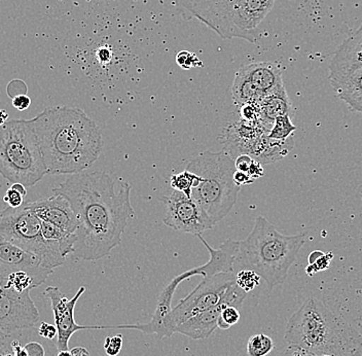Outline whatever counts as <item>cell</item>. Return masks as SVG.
<instances>
[{
  "label": "cell",
  "mask_w": 362,
  "mask_h": 356,
  "mask_svg": "<svg viewBox=\"0 0 362 356\" xmlns=\"http://www.w3.org/2000/svg\"><path fill=\"white\" fill-rule=\"evenodd\" d=\"M53 193L65 197L78 217L74 255L81 260H98L110 255L135 215L131 185L104 171L72 174Z\"/></svg>",
  "instance_id": "cell-1"
},
{
  "label": "cell",
  "mask_w": 362,
  "mask_h": 356,
  "mask_svg": "<svg viewBox=\"0 0 362 356\" xmlns=\"http://www.w3.org/2000/svg\"><path fill=\"white\" fill-rule=\"evenodd\" d=\"M47 174L81 173L98 160L102 135L83 110L53 106L33 119Z\"/></svg>",
  "instance_id": "cell-2"
},
{
  "label": "cell",
  "mask_w": 362,
  "mask_h": 356,
  "mask_svg": "<svg viewBox=\"0 0 362 356\" xmlns=\"http://www.w3.org/2000/svg\"><path fill=\"white\" fill-rule=\"evenodd\" d=\"M284 339L317 355L352 356L362 350L361 334L313 297L289 318Z\"/></svg>",
  "instance_id": "cell-3"
},
{
  "label": "cell",
  "mask_w": 362,
  "mask_h": 356,
  "mask_svg": "<svg viewBox=\"0 0 362 356\" xmlns=\"http://www.w3.org/2000/svg\"><path fill=\"white\" fill-rule=\"evenodd\" d=\"M305 240V234L283 235L268 219L257 217L250 234L239 241L235 265L255 271L273 289L286 280Z\"/></svg>",
  "instance_id": "cell-4"
},
{
  "label": "cell",
  "mask_w": 362,
  "mask_h": 356,
  "mask_svg": "<svg viewBox=\"0 0 362 356\" xmlns=\"http://www.w3.org/2000/svg\"><path fill=\"white\" fill-rule=\"evenodd\" d=\"M187 170L200 178L192 198L214 226L233 209L241 190L234 181L235 160L225 149L204 151L189 161Z\"/></svg>",
  "instance_id": "cell-5"
},
{
  "label": "cell",
  "mask_w": 362,
  "mask_h": 356,
  "mask_svg": "<svg viewBox=\"0 0 362 356\" xmlns=\"http://www.w3.org/2000/svg\"><path fill=\"white\" fill-rule=\"evenodd\" d=\"M0 174L26 188L47 176L33 120H11L0 127Z\"/></svg>",
  "instance_id": "cell-6"
},
{
  "label": "cell",
  "mask_w": 362,
  "mask_h": 356,
  "mask_svg": "<svg viewBox=\"0 0 362 356\" xmlns=\"http://www.w3.org/2000/svg\"><path fill=\"white\" fill-rule=\"evenodd\" d=\"M42 222L27 208L8 206L0 212V238L18 245L42 258L45 266L54 270L62 266L65 256L60 245L47 241L42 233Z\"/></svg>",
  "instance_id": "cell-7"
},
{
  "label": "cell",
  "mask_w": 362,
  "mask_h": 356,
  "mask_svg": "<svg viewBox=\"0 0 362 356\" xmlns=\"http://www.w3.org/2000/svg\"><path fill=\"white\" fill-rule=\"evenodd\" d=\"M236 283L235 272H221L204 277L189 296L172 308L166 321L169 337L175 334L176 328L194 315L214 307L223 298L226 290Z\"/></svg>",
  "instance_id": "cell-8"
},
{
  "label": "cell",
  "mask_w": 362,
  "mask_h": 356,
  "mask_svg": "<svg viewBox=\"0 0 362 356\" xmlns=\"http://www.w3.org/2000/svg\"><path fill=\"white\" fill-rule=\"evenodd\" d=\"M238 0H175L185 20L197 19L218 34L223 40L237 38L235 8Z\"/></svg>",
  "instance_id": "cell-9"
},
{
  "label": "cell",
  "mask_w": 362,
  "mask_h": 356,
  "mask_svg": "<svg viewBox=\"0 0 362 356\" xmlns=\"http://www.w3.org/2000/svg\"><path fill=\"white\" fill-rule=\"evenodd\" d=\"M30 292H18L1 285L0 332L2 334L13 335L28 330L40 321V312L31 299Z\"/></svg>",
  "instance_id": "cell-10"
},
{
  "label": "cell",
  "mask_w": 362,
  "mask_h": 356,
  "mask_svg": "<svg viewBox=\"0 0 362 356\" xmlns=\"http://www.w3.org/2000/svg\"><path fill=\"white\" fill-rule=\"evenodd\" d=\"M162 200L166 205V214L163 222L173 230L199 236L214 228L192 197L173 190Z\"/></svg>",
  "instance_id": "cell-11"
},
{
  "label": "cell",
  "mask_w": 362,
  "mask_h": 356,
  "mask_svg": "<svg viewBox=\"0 0 362 356\" xmlns=\"http://www.w3.org/2000/svg\"><path fill=\"white\" fill-rule=\"evenodd\" d=\"M86 287H81L72 299H67L60 289L57 287H49L45 290V298L51 302L52 310L54 313V321L58 330L57 347L58 350H69V341L72 335L83 330H102L100 326H79L74 319V309L79 298L85 294Z\"/></svg>",
  "instance_id": "cell-12"
},
{
  "label": "cell",
  "mask_w": 362,
  "mask_h": 356,
  "mask_svg": "<svg viewBox=\"0 0 362 356\" xmlns=\"http://www.w3.org/2000/svg\"><path fill=\"white\" fill-rule=\"evenodd\" d=\"M246 297L247 292L240 289L237 283H235L226 290L225 296L217 305L194 315L189 321L180 324L176 328V333L187 335L192 340L207 339L218 328L219 317L223 310L228 306H234L241 309Z\"/></svg>",
  "instance_id": "cell-13"
},
{
  "label": "cell",
  "mask_w": 362,
  "mask_h": 356,
  "mask_svg": "<svg viewBox=\"0 0 362 356\" xmlns=\"http://www.w3.org/2000/svg\"><path fill=\"white\" fill-rule=\"evenodd\" d=\"M26 272L36 287L44 285L54 270L45 266L40 256L0 238V277L6 280L11 273Z\"/></svg>",
  "instance_id": "cell-14"
},
{
  "label": "cell",
  "mask_w": 362,
  "mask_h": 356,
  "mask_svg": "<svg viewBox=\"0 0 362 356\" xmlns=\"http://www.w3.org/2000/svg\"><path fill=\"white\" fill-rule=\"evenodd\" d=\"M26 206L40 221L54 224L70 234H76L78 231V217L69 201L61 195L54 194L51 198L29 202Z\"/></svg>",
  "instance_id": "cell-15"
},
{
  "label": "cell",
  "mask_w": 362,
  "mask_h": 356,
  "mask_svg": "<svg viewBox=\"0 0 362 356\" xmlns=\"http://www.w3.org/2000/svg\"><path fill=\"white\" fill-rule=\"evenodd\" d=\"M362 69V25L343 42L329 64V81H338Z\"/></svg>",
  "instance_id": "cell-16"
},
{
  "label": "cell",
  "mask_w": 362,
  "mask_h": 356,
  "mask_svg": "<svg viewBox=\"0 0 362 356\" xmlns=\"http://www.w3.org/2000/svg\"><path fill=\"white\" fill-rule=\"evenodd\" d=\"M271 10L260 0H238L233 18L237 38L255 42L257 27Z\"/></svg>",
  "instance_id": "cell-17"
},
{
  "label": "cell",
  "mask_w": 362,
  "mask_h": 356,
  "mask_svg": "<svg viewBox=\"0 0 362 356\" xmlns=\"http://www.w3.org/2000/svg\"><path fill=\"white\" fill-rule=\"evenodd\" d=\"M239 70L257 89L264 92L266 96L284 86L281 68L275 63H251L243 65Z\"/></svg>",
  "instance_id": "cell-18"
},
{
  "label": "cell",
  "mask_w": 362,
  "mask_h": 356,
  "mask_svg": "<svg viewBox=\"0 0 362 356\" xmlns=\"http://www.w3.org/2000/svg\"><path fill=\"white\" fill-rule=\"evenodd\" d=\"M259 108L260 120L270 130L274 121L277 117H282V115H291V113H293V106H291V102L289 101L288 94H287L284 86L267 95L260 101Z\"/></svg>",
  "instance_id": "cell-19"
},
{
  "label": "cell",
  "mask_w": 362,
  "mask_h": 356,
  "mask_svg": "<svg viewBox=\"0 0 362 356\" xmlns=\"http://www.w3.org/2000/svg\"><path fill=\"white\" fill-rule=\"evenodd\" d=\"M293 136L286 140H275L269 138L268 134L262 136L255 149L251 151V156L259 161L260 164H271L282 160L288 155L289 151L293 149Z\"/></svg>",
  "instance_id": "cell-20"
},
{
  "label": "cell",
  "mask_w": 362,
  "mask_h": 356,
  "mask_svg": "<svg viewBox=\"0 0 362 356\" xmlns=\"http://www.w3.org/2000/svg\"><path fill=\"white\" fill-rule=\"evenodd\" d=\"M339 99L349 104L353 110L362 113V69L345 78L330 81Z\"/></svg>",
  "instance_id": "cell-21"
},
{
  "label": "cell",
  "mask_w": 362,
  "mask_h": 356,
  "mask_svg": "<svg viewBox=\"0 0 362 356\" xmlns=\"http://www.w3.org/2000/svg\"><path fill=\"white\" fill-rule=\"evenodd\" d=\"M232 96L235 103L241 106L243 104H259L266 94L238 70L232 86Z\"/></svg>",
  "instance_id": "cell-22"
},
{
  "label": "cell",
  "mask_w": 362,
  "mask_h": 356,
  "mask_svg": "<svg viewBox=\"0 0 362 356\" xmlns=\"http://www.w3.org/2000/svg\"><path fill=\"white\" fill-rule=\"evenodd\" d=\"M42 233L47 241L56 242L60 245L61 251L65 258L70 253H74V245L78 240L76 234H70V233L65 232L62 229L47 223V222L42 223Z\"/></svg>",
  "instance_id": "cell-23"
},
{
  "label": "cell",
  "mask_w": 362,
  "mask_h": 356,
  "mask_svg": "<svg viewBox=\"0 0 362 356\" xmlns=\"http://www.w3.org/2000/svg\"><path fill=\"white\" fill-rule=\"evenodd\" d=\"M199 183H200V178L187 169L181 173L174 174L170 178V185L172 189L183 193L189 197H192V189H194Z\"/></svg>",
  "instance_id": "cell-24"
},
{
  "label": "cell",
  "mask_w": 362,
  "mask_h": 356,
  "mask_svg": "<svg viewBox=\"0 0 362 356\" xmlns=\"http://www.w3.org/2000/svg\"><path fill=\"white\" fill-rule=\"evenodd\" d=\"M275 348L273 340L268 335L259 334L249 338L248 356H268Z\"/></svg>",
  "instance_id": "cell-25"
},
{
  "label": "cell",
  "mask_w": 362,
  "mask_h": 356,
  "mask_svg": "<svg viewBox=\"0 0 362 356\" xmlns=\"http://www.w3.org/2000/svg\"><path fill=\"white\" fill-rule=\"evenodd\" d=\"M296 131V127L291 122V115H282L274 121L268 136L271 139L286 140L293 136Z\"/></svg>",
  "instance_id": "cell-26"
},
{
  "label": "cell",
  "mask_w": 362,
  "mask_h": 356,
  "mask_svg": "<svg viewBox=\"0 0 362 356\" xmlns=\"http://www.w3.org/2000/svg\"><path fill=\"white\" fill-rule=\"evenodd\" d=\"M1 285L4 287L15 289L18 292L33 290L36 287L33 277L29 274H27L26 272L23 271L11 273L6 280L2 281Z\"/></svg>",
  "instance_id": "cell-27"
},
{
  "label": "cell",
  "mask_w": 362,
  "mask_h": 356,
  "mask_svg": "<svg viewBox=\"0 0 362 356\" xmlns=\"http://www.w3.org/2000/svg\"><path fill=\"white\" fill-rule=\"evenodd\" d=\"M260 276L251 270H239L236 273V283L240 289L245 292H252L255 287H259L260 283Z\"/></svg>",
  "instance_id": "cell-28"
},
{
  "label": "cell",
  "mask_w": 362,
  "mask_h": 356,
  "mask_svg": "<svg viewBox=\"0 0 362 356\" xmlns=\"http://www.w3.org/2000/svg\"><path fill=\"white\" fill-rule=\"evenodd\" d=\"M27 195V190L22 183H13V185L6 190L4 201L8 204L11 208L21 207L24 204V198Z\"/></svg>",
  "instance_id": "cell-29"
},
{
  "label": "cell",
  "mask_w": 362,
  "mask_h": 356,
  "mask_svg": "<svg viewBox=\"0 0 362 356\" xmlns=\"http://www.w3.org/2000/svg\"><path fill=\"white\" fill-rule=\"evenodd\" d=\"M241 315H240V308L234 306H228L221 312L218 321V328L221 330H228L233 326L239 323Z\"/></svg>",
  "instance_id": "cell-30"
},
{
  "label": "cell",
  "mask_w": 362,
  "mask_h": 356,
  "mask_svg": "<svg viewBox=\"0 0 362 356\" xmlns=\"http://www.w3.org/2000/svg\"><path fill=\"white\" fill-rule=\"evenodd\" d=\"M176 63L185 70H191L192 68L203 67V63L200 58L196 54L187 51H181L177 54V56H176Z\"/></svg>",
  "instance_id": "cell-31"
},
{
  "label": "cell",
  "mask_w": 362,
  "mask_h": 356,
  "mask_svg": "<svg viewBox=\"0 0 362 356\" xmlns=\"http://www.w3.org/2000/svg\"><path fill=\"white\" fill-rule=\"evenodd\" d=\"M124 339L122 335L107 337L104 341V350L108 356H117L123 348Z\"/></svg>",
  "instance_id": "cell-32"
},
{
  "label": "cell",
  "mask_w": 362,
  "mask_h": 356,
  "mask_svg": "<svg viewBox=\"0 0 362 356\" xmlns=\"http://www.w3.org/2000/svg\"><path fill=\"white\" fill-rule=\"evenodd\" d=\"M240 119L245 122H259L260 112L259 104H243L240 108Z\"/></svg>",
  "instance_id": "cell-33"
},
{
  "label": "cell",
  "mask_w": 362,
  "mask_h": 356,
  "mask_svg": "<svg viewBox=\"0 0 362 356\" xmlns=\"http://www.w3.org/2000/svg\"><path fill=\"white\" fill-rule=\"evenodd\" d=\"M334 258V255L332 253H327V255H323L321 258H319L314 264H310V266L307 268L305 272L308 275L313 276L317 272L323 271L327 270L330 265V260Z\"/></svg>",
  "instance_id": "cell-34"
},
{
  "label": "cell",
  "mask_w": 362,
  "mask_h": 356,
  "mask_svg": "<svg viewBox=\"0 0 362 356\" xmlns=\"http://www.w3.org/2000/svg\"><path fill=\"white\" fill-rule=\"evenodd\" d=\"M38 335L44 339L49 340L53 341L57 337H58V330H57L56 326L54 324L42 323L37 328Z\"/></svg>",
  "instance_id": "cell-35"
},
{
  "label": "cell",
  "mask_w": 362,
  "mask_h": 356,
  "mask_svg": "<svg viewBox=\"0 0 362 356\" xmlns=\"http://www.w3.org/2000/svg\"><path fill=\"white\" fill-rule=\"evenodd\" d=\"M253 160H255V159H253L252 156L246 155V154H242V155L236 156V158H235V166H236V170L248 172Z\"/></svg>",
  "instance_id": "cell-36"
},
{
  "label": "cell",
  "mask_w": 362,
  "mask_h": 356,
  "mask_svg": "<svg viewBox=\"0 0 362 356\" xmlns=\"http://www.w3.org/2000/svg\"><path fill=\"white\" fill-rule=\"evenodd\" d=\"M11 103H13L16 110H19V112H24V110L30 108L31 99L27 95H17V96L13 97Z\"/></svg>",
  "instance_id": "cell-37"
},
{
  "label": "cell",
  "mask_w": 362,
  "mask_h": 356,
  "mask_svg": "<svg viewBox=\"0 0 362 356\" xmlns=\"http://www.w3.org/2000/svg\"><path fill=\"white\" fill-rule=\"evenodd\" d=\"M278 356H325L317 355L315 353L310 352V351L304 350V349L296 348V347L288 346L282 353Z\"/></svg>",
  "instance_id": "cell-38"
},
{
  "label": "cell",
  "mask_w": 362,
  "mask_h": 356,
  "mask_svg": "<svg viewBox=\"0 0 362 356\" xmlns=\"http://www.w3.org/2000/svg\"><path fill=\"white\" fill-rule=\"evenodd\" d=\"M234 181L240 187H243V185H248L255 183V179L251 178L247 172L236 170L234 173Z\"/></svg>",
  "instance_id": "cell-39"
},
{
  "label": "cell",
  "mask_w": 362,
  "mask_h": 356,
  "mask_svg": "<svg viewBox=\"0 0 362 356\" xmlns=\"http://www.w3.org/2000/svg\"><path fill=\"white\" fill-rule=\"evenodd\" d=\"M247 173L250 176L251 178L259 179L264 176V168H262V165L260 164L259 161L253 160L252 164H251L250 168H249Z\"/></svg>",
  "instance_id": "cell-40"
},
{
  "label": "cell",
  "mask_w": 362,
  "mask_h": 356,
  "mask_svg": "<svg viewBox=\"0 0 362 356\" xmlns=\"http://www.w3.org/2000/svg\"><path fill=\"white\" fill-rule=\"evenodd\" d=\"M71 356H90L89 351L83 347H74L70 350Z\"/></svg>",
  "instance_id": "cell-41"
},
{
  "label": "cell",
  "mask_w": 362,
  "mask_h": 356,
  "mask_svg": "<svg viewBox=\"0 0 362 356\" xmlns=\"http://www.w3.org/2000/svg\"><path fill=\"white\" fill-rule=\"evenodd\" d=\"M98 59L101 62H108L110 61V50L101 49L98 52Z\"/></svg>",
  "instance_id": "cell-42"
},
{
  "label": "cell",
  "mask_w": 362,
  "mask_h": 356,
  "mask_svg": "<svg viewBox=\"0 0 362 356\" xmlns=\"http://www.w3.org/2000/svg\"><path fill=\"white\" fill-rule=\"evenodd\" d=\"M325 255V253H321V251H313L309 256V263L310 264H314L319 258H321Z\"/></svg>",
  "instance_id": "cell-43"
},
{
  "label": "cell",
  "mask_w": 362,
  "mask_h": 356,
  "mask_svg": "<svg viewBox=\"0 0 362 356\" xmlns=\"http://www.w3.org/2000/svg\"><path fill=\"white\" fill-rule=\"evenodd\" d=\"M8 119V113L6 110H0V127L4 126Z\"/></svg>",
  "instance_id": "cell-44"
},
{
  "label": "cell",
  "mask_w": 362,
  "mask_h": 356,
  "mask_svg": "<svg viewBox=\"0 0 362 356\" xmlns=\"http://www.w3.org/2000/svg\"><path fill=\"white\" fill-rule=\"evenodd\" d=\"M57 356H71L70 350H60L57 353Z\"/></svg>",
  "instance_id": "cell-45"
},
{
  "label": "cell",
  "mask_w": 362,
  "mask_h": 356,
  "mask_svg": "<svg viewBox=\"0 0 362 356\" xmlns=\"http://www.w3.org/2000/svg\"><path fill=\"white\" fill-rule=\"evenodd\" d=\"M260 1L264 2L266 6H268L269 8H273L274 4H275V0H260Z\"/></svg>",
  "instance_id": "cell-46"
},
{
  "label": "cell",
  "mask_w": 362,
  "mask_h": 356,
  "mask_svg": "<svg viewBox=\"0 0 362 356\" xmlns=\"http://www.w3.org/2000/svg\"><path fill=\"white\" fill-rule=\"evenodd\" d=\"M352 356H362V350L358 351V352L355 353V355H353Z\"/></svg>",
  "instance_id": "cell-47"
},
{
  "label": "cell",
  "mask_w": 362,
  "mask_h": 356,
  "mask_svg": "<svg viewBox=\"0 0 362 356\" xmlns=\"http://www.w3.org/2000/svg\"><path fill=\"white\" fill-rule=\"evenodd\" d=\"M2 281H4V279H2L1 277H0V283L2 282Z\"/></svg>",
  "instance_id": "cell-48"
},
{
  "label": "cell",
  "mask_w": 362,
  "mask_h": 356,
  "mask_svg": "<svg viewBox=\"0 0 362 356\" xmlns=\"http://www.w3.org/2000/svg\"><path fill=\"white\" fill-rule=\"evenodd\" d=\"M0 287H1V285H0Z\"/></svg>",
  "instance_id": "cell-49"
}]
</instances>
